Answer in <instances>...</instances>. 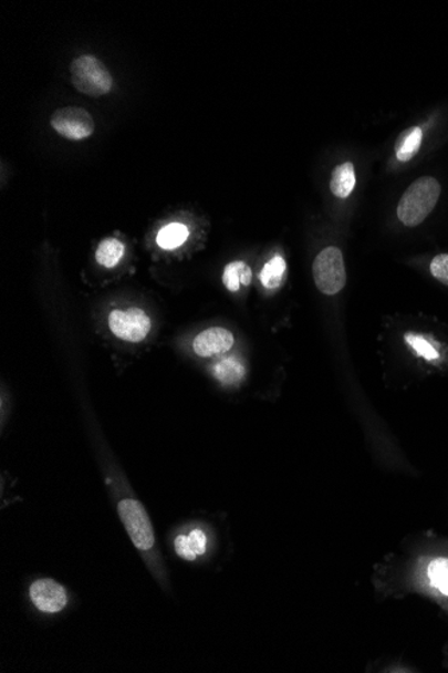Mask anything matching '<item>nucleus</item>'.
<instances>
[{
  "label": "nucleus",
  "mask_w": 448,
  "mask_h": 673,
  "mask_svg": "<svg viewBox=\"0 0 448 673\" xmlns=\"http://www.w3.org/2000/svg\"><path fill=\"white\" fill-rule=\"evenodd\" d=\"M441 186L434 176H421L403 194L397 205V218L406 228H416L426 221L437 207Z\"/></svg>",
  "instance_id": "1"
},
{
  "label": "nucleus",
  "mask_w": 448,
  "mask_h": 673,
  "mask_svg": "<svg viewBox=\"0 0 448 673\" xmlns=\"http://www.w3.org/2000/svg\"><path fill=\"white\" fill-rule=\"evenodd\" d=\"M72 83L80 93L91 97L108 94L113 86L112 75L94 55H81L72 62Z\"/></svg>",
  "instance_id": "2"
},
{
  "label": "nucleus",
  "mask_w": 448,
  "mask_h": 673,
  "mask_svg": "<svg viewBox=\"0 0 448 673\" xmlns=\"http://www.w3.org/2000/svg\"><path fill=\"white\" fill-rule=\"evenodd\" d=\"M315 287L324 294H337L346 284V270L343 253L330 247L320 251L313 262Z\"/></svg>",
  "instance_id": "3"
},
{
  "label": "nucleus",
  "mask_w": 448,
  "mask_h": 673,
  "mask_svg": "<svg viewBox=\"0 0 448 673\" xmlns=\"http://www.w3.org/2000/svg\"><path fill=\"white\" fill-rule=\"evenodd\" d=\"M125 530L128 531L136 549L149 551L155 546L154 527L140 501L123 499L117 506Z\"/></svg>",
  "instance_id": "4"
},
{
  "label": "nucleus",
  "mask_w": 448,
  "mask_h": 673,
  "mask_svg": "<svg viewBox=\"0 0 448 673\" xmlns=\"http://www.w3.org/2000/svg\"><path fill=\"white\" fill-rule=\"evenodd\" d=\"M110 329L122 341L138 343L148 336L150 319L140 308L132 307L128 310H115L110 313Z\"/></svg>",
  "instance_id": "5"
},
{
  "label": "nucleus",
  "mask_w": 448,
  "mask_h": 673,
  "mask_svg": "<svg viewBox=\"0 0 448 673\" xmlns=\"http://www.w3.org/2000/svg\"><path fill=\"white\" fill-rule=\"evenodd\" d=\"M52 127L56 134L69 141H84L94 132V121L91 113L79 106H66L56 110L52 116Z\"/></svg>",
  "instance_id": "6"
},
{
  "label": "nucleus",
  "mask_w": 448,
  "mask_h": 673,
  "mask_svg": "<svg viewBox=\"0 0 448 673\" xmlns=\"http://www.w3.org/2000/svg\"><path fill=\"white\" fill-rule=\"evenodd\" d=\"M404 342L418 360L433 366H441L445 363L446 345L430 333L408 331L404 333Z\"/></svg>",
  "instance_id": "7"
},
{
  "label": "nucleus",
  "mask_w": 448,
  "mask_h": 673,
  "mask_svg": "<svg viewBox=\"0 0 448 673\" xmlns=\"http://www.w3.org/2000/svg\"><path fill=\"white\" fill-rule=\"evenodd\" d=\"M30 599L43 613H59L67 603L65 589L53 580H40L31 584Z\"/></svg>",
  "instance_id": "8"
},
{
  "label": "nucleus",
  "mask_w": 448,
  "mask_h": 673,
  "mask_svg": "<svg viewBox=\"0 0 448 673\" xmlns=\"http://www.w3.org/2000/svg\"><path fill=\"white\" fill-rule=\"evenodd\" d=\"M236 343L232 332L222 327H213L200 332L192 343L195 354L201 358H212L232 349Z\"/></svg>",
  "instance_id": "9"
},
{
  "label": "nucleus",
  "mask_w": 448,
  "mask_h": 673,
  "mask_svg": "<svg viewBox=\"0 0 448 673\" xmlns=\"http://www.w3.org/2000/svg\"><path fill=\"white\" fill-rule=\"evenodd\" d=\"M206 549V534L198 528L175 539V550L186 561H195L199 556H204Z\"/></svg>",
  "instance_id": "10"
},
{
  "label": "nucleus",
  "mask_w": 448,
  "mask_h": 673,
  "mask_svg": "<svg viewBox=\"0 0 448 673\" xmlns=\"http://www.w3.org/2000/svg\"><path fill=\"white\" fill-rule=\"evenodd\" d=\"M356 186V174L355 167L351 162L343 163V165L334 168L331 179V191L334 197L346 199L350 197Z\"/></svg>",
  "instance_id": "11"
},
{
  "label": "nucleus",
  "mask_w": 448,
  "mask_h": 673,
  "mask_svg": "<svg viewBox=\"0 0 448 673\" xmlns=\"http://www.w3.org/2000/svg\"><path fill=\"white\" fill-rule=\"evenodd\" d=\"M423 142V131L420 127H411L404 131L395 146L397 161L409 162L419 153Z\"/></svg>",
  "instance_id": "12"
},
{
  "label": "nucleus",
  "mask_w": 448,
  "mask_h": 673,
  "mask_svg": "<svg viewBox=\"0 0 448 673\" xmlns=\"http://www.w3.org/2000/svg\"><path fill=\"white\" fill-rule=\"evenodd\" d=\"M223 284L230 292H238L241 287H249L252 280L251 268L243 261L230 262L223 270Z\"/></svg>",
  "instance_id": "13"
},
{
  "label": "nucleus",
  "mask_w": 448,
  "mask_h": 673,
  "mask_svg": "<svg viewBox=\"0 0 448 673\" xmlns=\"http://www.w3.org/2000/svg\"><path fill=\"white\" fill-rule=\"evenodd\" d=\"M212 373L220 383L231 386L243 380L246 370L242 362L238 361L237 358H225V360L216 363Z\"/></svg>",
  "instance_id": "14"
},
{
  "label": "nucleus",
  "mask_w": 448,
  "mask_h": 673,
  "mask_svg": "<svg viewBox=\"0 0 448 673\" xmlns=\"http://www.w3.org/2000/svg\"><path fill=\"white\" fill-rule=\"evenodd\" d=\"M125 247L117 238H105L101 241L96 251V260L101 267L115 268L119 260L123 259Z\"/></svg>",
  "instance_id": "15"
},
{
  "label": "nucleus",
  "mask_w": 448,
  "mask_h": 673,
  "mask_svg": "<svg viewBox=\"0 0 448 673\" xmlns=\"http://www.w3.org/2000/svg\"><path fill=\"white\" fill-rule=\"evenodd\" d=\"M189 231L186 225L170 224L164 226L156 237V242L162 249L173 250L181 247L187 241Z\"/></svg>",
  "instance_id": "16"
},
{
  "label": "nucleus",
  "mask_w": 448,
  "mask_h": 673,
  "mask_svg": "<svg viewBox=\"0 0 448 673\" xmlns=\"http://www.w3.org/2000/svg\"><path fill=\"white\" fill-rule=\"evenodd\" d=\"M286 261L282 256H274L269 262L264 263L260 279L262 286L268 289H277L285 280Z\"/></svg>",
  "instance_id": "17"
},
{
  "label": "nucleus",
  "mask_w": 448,
  "mask_h": 673,
  "mask_svg": "<svg viewBox=\"0 0 448 673\" xmlns=\"http://www.w3.org/2000/svg\"><path fill=\"white\" fill-rule=\"evenodd\" d=\"M430 273L435 280L448 287V253L434 257L430 262Z\"/></svg>",
  "instance_id": "18"
}]
</instances>
